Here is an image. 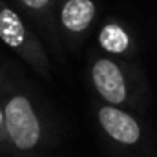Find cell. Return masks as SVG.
I'll use <instances>...</instances> for the list:
<instances>
[{
  "label": "cell",
  "instance_id": "obj_3",
  "mask_svg": "<svg viewBox=\"0 0 157 157\" xmlns=\"http://www.w3.org/2000/svg\"><path fill=\"white\" fill-rule=\"evenodd\" d=\"M0 42L37 75L51 80V60L46 44L9 0H0Z\"/></svg>",
  "mask_w": 157,
  "mask_h": 157
},
{
  "label": "cell",
  "instance_id": "obj_1",
  "mask_svg": "<svg viewBox=\"0 0 157 157\" xmlns=\"http://www.w3.org/2000/svg\"><path fill=\"white\" fill-rule=\"evenodd\" d=\"M0 95L6 121L2 157H49L53 126L35 91L13 66L0 68Z\"/></svg>",
  "mask_w": 157,
  "mask_h": 157
},
{
  "label": "cell",
  "instance_id": "obj_2",
  "mask_svg": "<svg viewBox=\"0 0 157 157\" xmlns=\"http://www.w3.org/2000/svg\"><path fill=\"white\" fill-rule=\"evenodd\" d=\"M88 82L99 102L137 112L146 102V80L133 60L93 53L88 62Z\"/></svg>",
  "mask_w": 157,
  "mask_h": 157
},
{
  "label": "cell",
  "instance_id": "obj_6",
  "mask_svg": "<svg viewBox=\"0 0 157 157\" xmlns=\"http://www.w3.org/2000/svg\"><path fill=\"white\" fill-rule=\"evenodd\" d=\"M9 2L33 26V29L39 33L46 48L51 51V55L62 60L66 49L62 46L57 28V0H9Z\"/></svg>",
  "mask_w": 157,
  "mask_h": 157
},
{
  "label": "cell",
  "instance_id": "obj_4",
  "mask_svg": "<svg viewBox=\"0 0 157 157\" xmlns=\"http://www.w3.org/2000/svg\"><path fill=\"white\" fill-rule=\"evenodd\" d=\"M93 117L104 143L122 157H146L150 152V135L135 112L97 102Z\"/></svg>",
  "mask_w": 157,
  "mask_h": 157
},
{
  "label": "cell",
  "instance_id": "obj_5",
  "mask_svg": "<svg viewBox=\"0 0 157 157\" xmlns=\"http://www.w3.org/2000/svg\"><path fill=\"white\" fill-rule=\"evenodd\" d=\"M99 17L95 0H57V28L66 51H78Z\"/></svg>",
  "mask_w": 157,
  "mask_h": 157
},
{
  "label": "cell",
  "instance_id": "obj_8",
  "mask_svg": "<svg viewBox=\"0 0 157 157\" xmlns=\"http://www.w3.org/2000/svg\"><path fill=\"white\" fill-rule=\"evenodd\" d=\"M6 148V121H4V106H2V95H0V157Z\"/></svg>",
  "mask_w": 157,
  "mask_h": 157
},
{
  "label": "cell",
  "instance_id": "obj_7",
  "mask_svg": "<svg viewBox=\"0 0 157 157\" xmlns=\"http://www.w3.org/2000/svg\"><path fill=\"white\" fill-rule=\"evenodd\" d=\"M97 46L101 53L124 60H133L139 51V44L132 28L115 17H110L101 24L97 31Z\"/></svg>",
  "mask_w": 157,
  "mask_h": 157
}]
</instances>
